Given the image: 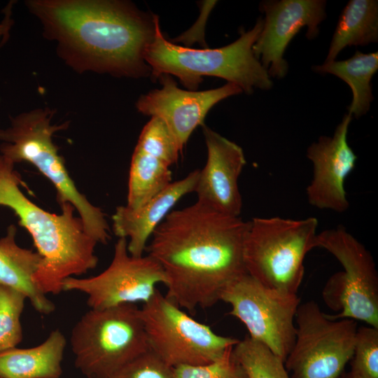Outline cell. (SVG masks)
Instances as JSON below:
<instances>
[{"label":"cell","mask_w":378,"mask_h":378,"mask_svg":"<svg viewBox=\"0 0 378 378\" xmlns=\"http://www.w3.org/2000/svg\"><path fill=\"white\" fill-rule=\"evenodd\" d=\"M248 225L240 216L199 202L172 210L146 248L166 276L165 296L192 312L220 301L226 287L247 274L244 244Z\"/></svg>","instance_id":"cell-1"},{"label":"cell","mask_w":378,"mask_h":378,"mask_svg":"<svg viewBox=\"0 0 378 378\" xmlns=\"http://www.w3.org/2000/svg\"><path fill=\"white\" fill-rule=\"evenodd\" d=\"M43 34L74 71L139 78L150 74L146 48L155 33L157 15L132 4L108 0H29Z\"/></svg>","instance_id":"cell-2"},{"label":"cell","mask_w":378,"mask_h":378,"mask_svg":"<svg viewBox=\"0 0 378 378\" xmlns=\"http://www.w3.org/2000/svg\"><path fill=\"white\" fill-rule=\"evenodd\" d=\"M21 183L15 163L0 154V206L13 211L33 239L41 258L34 276L38 288L46 295L58 294L66 279L96 267L97 242L86 232L71 204L61 206L60 214L48 212L22 192Z\"/></svg>","instance_id":"cell-3"},{"label":"cell","mask_w":378,"mask_h":378,"mask_svg":"<svg viewBox=\"0 0 378 378\" xmlns=\"http://www.w3.org/2000/svg\"><path fill=\"white\" fill-rule=\"evenodd\" d=\"M262 25L263 19L259 18L253 29L243 31L227 46L192 49L167 41L161 32L158 17L154 38L146 50L144 59L154 78L164 74L175 76L189 90H195L203 76L223 78L247 94L253 93L254 88L269 90L272 81L253 52Z\"/></svg>","instance_id":"cell-4"},{"label":"cell","mask_w":378,"mask_h":378,"mask_svg":"<svg viewBox=\"0 0 378 378\" xmlns=\"http://www.w3.org/2000/svg\"><path fill=\"white\" fill-rule=\"evenodd\" d=\"M54 114L46 107L11 118L10 126L0 130V154L15 164H33L54 186L60 206L71 204L86 232L97 244H105L110 239V229L104 212L78 190L53 142L54 134L68 127V122L52 124Z\"/></svg>","instance_id":"cell-5"},{"label":"cell","mask_w":378,"mask_h":378,"mask_svg":"<svg viewBox=\"0 0 378 378\" xmlns=\"http://www.w3.org/2000/svg\"><path fill=\"white\" fill-rule=\"evenodd\" d=\"M318 220L279 216L249 220L244 244L246 272L270 288L297 294L306 255L316 248Z\"/></svg>","instance_id":"cell-6"},{"label":"cell","mask_w":378,"mask_h":378,"mask_svg":"<svg viewBox=\"0 0 378 378\" xmlns=\"http://www.w3.org/2000/svg\"><path fill=\"white\" fill-rule=\"evenodd\" d=\"M70 344L74 365L86 378H110L150 350L134 304L90 309L74 326Z\"/></svg>","instance_id":"cell-7"},{"label":"cell","mask_w":378,"mask_h":378,"mask_svg":"<svg viewBox=\"0 0 378 378\" xmlns=\"http://www.w3.org/2000/svg\"><path fill=\"white\" fill-rule=\"evenodd\" d=\"M150 350L172 368L220 360L239 340L216 334L158 289L140 308Z\"/></svg>","instance_id":"cell-8"},{"label":"cell","mask_w":378,"mask_h":378,"mask_svg":"<svg viewBox=\"0 0 378 378\" xmlns=\"http://www.w3.org/2000/svg\"><path fill=\"white\" fill-rule=\"evenodd\" d=\"M295 339L284 364L290 378H338L351 358L357 323L331 319L314 301L300 304Z\"/></svg>","instance_id":"cell-9"},{"label":"cell","mask_w":378,"mask_h":378,"mask_svg":"<svg viewBox=\"0 0 378 378\" xmlns=\"http://www.w3.org/2000/svg\"><path fill=\"white\" fill-rule=\"evenodd\" d=\"M316 247L330 252L344 268L325 286L340 311L328 316L359 320L378 328V273L370 251L342 225L318 233Z\"/></svg>","instance_id":"cell-10"},{"label":"cell","mask_w":378,"mask_h":378,"mask_svg":"<svg viewBox=\"0 0 378 378\" xmlns=\"http://www.w3.org/2000/svg\"><path fill=\"white\" fill-rule=\"evenodd\" d=\"M220 300L230 305L229 314L246 326L250 337L285 361L295 339L297 294L270 288L246 274L226 287Z\"/></svg>","instance_id":"cell-11"},{"label":"cell","mask_w":378,"mask_h":378,"mask_svg":"<svg viewBox=\"0 0 378 378\" xmlns=\"http://www.w3.org/2000/svg\"><path fill=\"white\" fill-rule=\"evenodd\" d=\"M167 283L160 265L150 255H130L127 240L118 238L108 267L96 276L69 277L62 283V291H77L87 296L90 309H105L125 304L148 302L157 285Z\"/></svg>","instance_id":"cell-12"},{"label":"cell","mask_w":378,"mask_h":378,"mask_svg":"<svg viewBox=\"0 0 378 378\" xmlns=\"http://www.w3.org/2000/svg\"><path fill=\"white\" fill-rule=\"evenodd\" d=\"M326 1H265L260 10L265 13L261 32L253 46L255 57L270 77L284 78L288 71L284 52L293 37L307 27L306 36H318V26L326 17Z\"/></svg>","instance_id":"cell-13"},{"label":"cell","mask_w":378,"mask_h":378,"mask_svg":"<svg viewBox=\"0 0 378 378\" xmlns=\"http://www.w3.org/2000/svg\"><path fill=\"white\" fill-rule=\"evenodd\" d=\"M158 78L162 88L141 95L136 106L144 115L162 119L181 150L193 131L198 126L203 125L206 114L214 105L243 92L238 85L232 83L204 91L185 90L177 86L170 75L164 74Z\"/></svg>","instance_id":"cell-14"},{"label":"cell","mask_w":378,"mask_h":378,"mask_svg":"<svg viewBox=\"0 0 378 378\" xmlns=\"http://www.w3.org/2000/svg\"><path fill=\"white\" fill-rule=\"evenodd\" d=\"M351 119L349 113L344 115L332 136H320L307 150L313 174L306 195L314 207L337 213L345 212L349 207L344 183L357 160L347 141Z\"/></svg>","instance_id":"cell-15"},{"label":"cell","mask_w":378,"mask_h":378,"mask_svg":"<svg viewBox=\"0 0 378 378\" xmlns=\"http://www.w3.org/2000/svg\"><path fill=\"white\" fill-rule=\"evenodd\" d=\"M203 133L207 159L199 170L194 190L197 202L219 212L239 216L242 198L238 179L246 163L244 151L236 143L204 125Z\"/></svg>","instance_id":"cell-16"},{"label":"cell","mask_w":378,"mask_h":378,"mask_svg":"<svg viewBox=\"0 0 378 378\" xmlns=\"http://www.w3.org/2000/svg\"><path fill=\"white\" fill-rule=\"evenodd\" d=\"M199 170L172 182L164 190L141 206L130 209L125 205L116 208L112 216V227L118 238L127 240V250L133 256H142L156 227L185 195L194 192Z\"/></svg>","instance_id":"cell-17"},{"label":"cell","mask_w":378,"mask_h":378,"mask_svg":"<svg viewBox=\"0 0 378 378\" xmlns=\"http://www.w3.org/2000/svg\"><path fill=\"white\" fill-rule=\"evenodd\" d=\"M16 233V227L10 225L0 238V284L23 293L38 313L51 314L55 309L54 303L34 281L41 258L37 252L20 246Z\"/></svg>","instance_id":"cell-18"},{"label":"cell","mask_w":378,"mask_h":378,"mask_svg":"<svg viewBox=\"0 0 378 378\" xmlns=\"http://www.w3.org/2000/svg\"><path fill=\"white\" fill-rule=\"evenodd\" d=\"M66 340L52 330L41 344L0 353V378H61Z\"/></svg>","instance_id":"cell-19"},{"label":"cell","mask_w":378,"mask_h":378,"mask_svg":"<svg viewBox=\"0 0 378 378\" xmlns=\"http://www.w3.org/2000/svg\"><path fill=\"white\" fill-rule=\"evenodd\" d=\"M378 41V1L351 0L343 9L325 62L334 61L346 46Z\"/></svg>","instance_id":"cell-20"},{"label":"cell","mask_w":378,"mask_h":378,"mask_svg":"<svg viewBox=\"0 0 378 378\" xmlns=\"http://www.w3.org/2000/svg\"><path fill=\"white\" fill-rule=\"evenodd\" d=\"M312 69L318 73L333 74L349 85L353 94L349 106V114L358 118L368 111L374 99L371 80L378 69L377 52L363 53L356 51L349 59L324 62Z\"/></svg>","instance_id":"cell-21"},{"label":"cell","mask_w":378,"mask_h":378,"mask_svg":"<svg viewBox=\"0 0 378 378\" xmlns=\"http://www.w3.org/2000/svg\"><path fill=\"white\" fill-rule=\"evenodd\" d=\"M172 182L169 166L135 148L130 163L125 206L130 209H138Z\"/></svg>","instance_id":"cell-22"},{"label":"cell","mask_w":378,"mask_h":378,"mask_svg":"<svg viewBox=\"0 0 378 378\" xmlns=\"http://www.w3.org/2000/svg\"><path fill=\"white\" fill-rule=\"evenodd\" d=\"M232 356L246 378H290L284 361L249 336L233 346Z\"/></svg>","instance_id":"cell-23"},{"label":"cell","mask_w":378,"mask_h":378,"mask_svg":"<svg viewBox=\"0 0 378 378\" xmlns=\"http://www.w3.org/2000/svg\"><path fill=\"white\" fill-rule=\"evenodd\" d=\"M26 299L21 292L0 284V353L22 342L21 315Z\"/></svg>","instance_id":"cell-24"},{"label":"cell","mask_w":378,"mask_h":378,"mask_svg":"<svg viewBox=\"0 0 378 378\" xmlns=\"http://www.w3.org/2000/svg\"><path fill=\"white\" fill-rule=\"evenodd\" d=\"M135 148L169 167L178 161L182 151L166 123L158 117H151L144 127Z\"/></svg>","instance_id":"cell-25"},{"label":"cell","mask_w":378,"mask_h":378,"mask_svg":"<svg viewBox=\"0 0 378 378\" xmlns=\"http://www.w3.org/2000/svg\"><path fill=\"white\" fill-rule=\"evenodd\" d=\"M350 361L352 378H378V328L358 327Z\"/></svg>","instance_id":"cell-26"},{"label":"cell","mask_w":378,"mask_h":378,"mask_svg":"<svg viewBox=\"0 0 378 378\" xmlns=\"http://www.w3.org/2000/svg\"><path fill=\"white\" fill-rule=\"evenodd\" d=\"M233 349V348H232ZM232 349L218 360L200 365L173 368L175 378H246L232 356Z\"/></svg>","instance_id":"cell-27"},{"label":"cell","mask_w":378,"mask_h":378,"mask_svg":"<svg viewBox=\"0 0 378 378\" xmlns=\"http://www.w3.org/2000/svg\"><path fill=\"white\" fill-rule=\"evenodd\" d=\"M110 378H175L173 368L152 351L137 356Z\"/></svg>","instance_id":"cell-28"},{"label":"cell","mask_w":378,"mask_h":378,"mask_svg":"<svg viewBox=\"0 0 378 378\" xmlns=\"http://www.w3.org/2000/svg\"><path fill=\"white\" fill-rule=\"evenodd\" d=\"M10 8L7 9L5 19L0 22V46L4 39L8 36V32L11 27Z\"/></svg>","instance_id":"cell-29"},{"label":"cell","mask_w":378,"mask_h":378,"mask_svg":"<svg viewBox=\"0 0 378 378\" xmlns=\"http://www.w3.org/2000/svg\"><path fill=\"white\" fill-rule=\"evenodd\" d=\"M338 378H352L349 373L343 372Z\"/></svg>","instance_id":"cell-30"}]
</instances>
